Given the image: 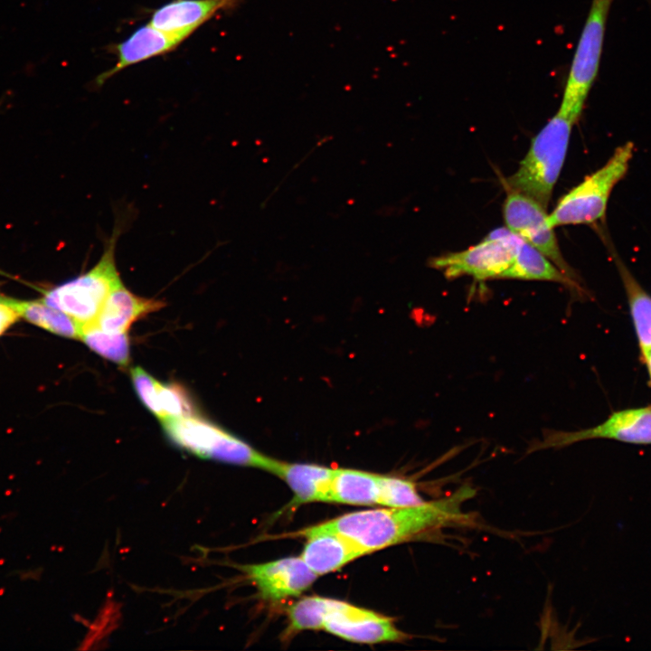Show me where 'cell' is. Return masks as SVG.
<instances>
[{"label":"cell","instance_id":"6da1fadb","mask_svg":"<svg viewBox=\"0 0 651 651\" xmlns=\"http://www.w3.org/2000/svg\"><path fill=\"white\" fill-rule=\"evenodd\" d=\"M472 494L462 487L453 495L409 507L353 512L319 524L359 547L365 554L424 535L451 523L462 522L460 504Z\"/></svg>","mask_w":651,"mask_h":651},{"label":"cell","instance_id":"7a4b0ae2","mask_svg":"<svg viewBox=\"0 0 651 651\" xmlns=\"http://www.w3.org/2000/svg\"><path fill=\"white\" fill-rule=\"evenodd\" d=\"M575 124L558 112L549 119L533 137L517 170L505 179L506 191L526 195L547 209Z\"/></svg>","mask_w":651,"mask_h":651},{"label":"cell","instance_id":"3957f363","mask_svg":"<svg viewBox=\"0 0 651 651\" xmlns=\"http://www.w3.org/2000/svg\"><path fill=\"white\" fill-rule=\"evenodd\" d=\"M630 141L618 146L597 171L562 195L547 220L555 227L592 224L605 218L611 192L626 175L634 155Z\"/></svg>","mask_w":651,"mask_h":651},{"label":"cell","instance_id":"277c9868","mask_svg":"<svg viewBox=\"0 0 651 651\" xmlns=\"http://www.w3.org/2000/svg\"><path fill=\"white\" fill-rule=\"evenodd\" d=\"M167 438L178 448L203 459L269 471V458L237 436L197 415L161 421Z\"/></svg>","mask_w":651,"mask_h":651},{"label":"cell","instance_id":"5b68a950","mask_svg":"<svg viewBox=\"0 0 651 651\" xmlns=\"http://www.w3.org/2000/svg\"><path fill=\"white\" fill-rule=\"evenodd\" d=\"M118 234L116 228L90 270L45 291L42 300L82 326L94 323L110 292L122 284L115 259Z\"/></svg>","mask_w":651,"mask_h":651},{"label":"cell","instance_id":"8992f818","mask_svg":"<svg viewBox=\"0 0 651 651\" xmlns=\"http://www.w3.org/2000/svg\"><path fill=\"white\" fill-rule=\"evenodd\" d=\"M614 0H592L566 80L558 113L577 123L597 78L607 20Z\"/></svg>","mask_w":651,"mask_h":651},{"label":"cell","instance_id":"52a82bcc","mask_svg":"<svg viewBox=\"0 0 651 651\" xmlns=\"http://www.w3.org/2000/svg\"><path fill=\"white\" fill-rule=\"evenodd\" d=\"M521 240L506 227L498 228L466 250L433 257L429 266L441 271L448 279L463 276L478 282L501 279L513 264Z\"/></svg>","mask_w":651,"mask_h":651},{"label":"cell","instance_id":"ba28073f","mask_svg":"<svg viewBox=\"0 0 651 651\" xmlns=\"http://www.w3.org/2000/svg\"><path fill=\"white\" fill-rule=\"evenodd\" d=\"M596 439L651 445V405L613 411L604 421L588 429L574 431L548 430L542 439L532 443L528 452L562 448Z\"/></svg>","mask_w":651,"mask_h":651},{"label":"cell","instance_id":"9c48e42d","mask_svg":"<svg viewBox=\"0 0 651 651\" xmlns=\"http://www.w3.org/2000/svg\"><path fill=\"white\" fill-rule=\"evenodd\" d=\"M503 216L510 231L545 255L569 278L580 282L575 270L562 256L553 228L547 220V209L526 195L506 191Z\"/></svg>","mask_w":651,"mask_h":651},{"label":"cell","instance_id":"30bf717a","mask_svg":"<svg viewBox=\"0 0 651 651\" xmlns=\"http://www.w3.org/2000/svg\"><path fill=\"white\" fill-rule=\"evenodd\" d=\"M238 568L256 586L260 598L271 602L300 595L317 578L300 556Z\"/></svg>","mask_w":651,"mask_h":651},{"label":"cell","instance_id":"8fae6325","mask_svg":"<svg viewBox=\"0 0 651 651\" xmlns=\"http://www.w3.org/2000/svg\"><path fill=\"white\" fill-rule=\"evenodd\" d=\"M306 543L300 557L317 576L334 572L365 553L344 536L320 524L300 532Z\"/></svg>","mask_w":651,"mask_h":651},{"label":"cell","instance_id":"7c38bea8","mask_svg":"<svg viewBox=\"0 0 651 651\" xmlns=\"http://www.w3.org/2000/svg\"><path fill=\"white\" fill-rule=\"evenodd\" d=\"M134 389L146 408L160 421L195 415L187 392L176 383H163L140 366L130 370Z\"/></svg>","mask_w":651,"mask_h":651},{"label":"cell","instance_id":"4fadbf2b","mask_svg":"<svg viewBox=\"0 0 651 651\" xmlns=\"http://www.w3.org/2000/svg\"><path fill=\"white\" fill-rule=\"evenodd\" d=\"M237 0H172L157 8L150 24L182 42L217 12Z\"/></svg>","mask_w":651,"mask_h":651},{"label":"cell","instance_id":"5bb4252c","mask_svg":"<svg viewBox=\"0 0 651 651\" xmlns=\"http://www.w3.org/2000/svg\"><path fill=\"white\" fill-rule=\"evenodd\" d=\"M335 468L272 459L269 472L284 480L294 494V505L312 502H330V484Z\"/></svg>","mask_w":651,"mask_h":651},{"label":"cell","instance_id":"9a60e30c","mask_svg":"<svg viewBox=\"0 0 651 651\" xmlns=\"http://www.w3.org/2000/svg\"><path fill=\"white\" fill-rule=\"evenodd\" d=\"M165 306L160 299L134 294L122 283L110 292L92 324L108 332L127 333L135 322Z\"/></svg>","mask_w":651,"mask_h":651},{"label":"cell","instance_id":"2e32d148","mask_svg":"<svg viewBox=\"0 0 651 651\" xmlns=\"http://www.w3.org/2000/svg\"><path fill=\"white\" fill-rule=\"evenodd\" d=\"M180 42H182L181 40L156 28L150 23L144 24L117 45L118 61L116 64L101 73L97 78V82L101 85L121 70L172 51Z\"/></svg>","mask_w":651,"mask_h":651},{"label":"cell","instance_id":"e0dca14e","mask_svg":"<svg viewBox=\"0 0 651 651\" xmlns=\"http://www.w3.org/2000/svg\"><path fill=\"white\" fill-rule=\"evenodd\" d=\"M359 614L330 620L323 629L348 641L363 644L400 642L410 637L389 617L370 609L355 617Z\"/></svg>","mask_w":651,"mask_h":651},{"label":"cell","instance_id":"ac0fdd59","mask_svg":"<svg viewBox=\"0 0 651 651\" xmlns=\"http://www.w3.org/2000/svg\"><path fill=\"white\" fill-rule=\"evenodd\" d=\"M537 280L561 284L581 294L579 281L565 275L552 260L528 242L521 240L513 264L501 279Z\"/></svg>","mask_w":651,"mask_h":651},{"label":"cell","instance_id":"d6986e66","mask_svg":"<svg viewBox=\"0 0 651 651\" xmlns=\"http://www.w3.org/2000/svg\"><path fill=\"white\" fill-rule=\"evenodd\" d=\"M612 255L626 292L642 359L651 349V295L639 284L614 249Z\"/></svg>","mask_w":651,"mask_h":651},{"label":"cell","instance_id":"ffe728a7","mask_svg":"<svg viewBox=\"0 0 651 651\" xmlns=\"http://www.w3.org/2000/svg\"><path fill=\"white\" fill-rule=\"evenodd\" d=\"M27 322L60 336L80 339L82 325L67 314L40 300H21L0 297Z\"/></svg>","mask_w":651,"mask_h":651},{"label":"cell","instance_id":"44dd1931","mask_svg":"<svg viewBox=\"0 0 651 651\" xmlns=\"http://www.w3.org/2000/svg\"><path fill=\"white\" fill-rule=\"evenodd\" d=\"M379 475L363 470L335 469L330 484V502L372 505L378 503Z\"/></svg>","mask_w":651,"mask_h":651},{"label":"cell","instance_id":"7402d4cb","mask_svg":"<svg viewBox=\"0 0 651 651\" xmlns=\"http://www.w3.org/2000/svg\"><path fill=\"white\" fill-rule=\"evenodd\" d=\"M90 350L119 366L130 361V343L127 333L102 330L95 324L82 326L80 339Z\"/></svg>","mask_w":651,"mask_h":651},{"label":"cell","instance_id":"603a6c76","mask_svg":"<svg viewBox=\"0 0 651 651\" xmlns=\"http://www.w3.org/2000/svg\"><path fill=\"white\" fill-rule=\"evenodd\" d=\"M333 599L310 596L294 603L288 609V632L323 629L331 612Z\"/></svg>","mask_w":651,"mask_h":651},{"label":"cell","instance_id":"cb8c5ba5","mask_svg":"<svg viewBox=\"0 0 651 651\" xmlns=\"http://www.w3.org/2000/svg\"><path fill=\"white\" fill-rule=\"evenodd\" d=\"M415 484L405 478L379 475L377 505L385 507H409L425 503Z\"/></svg>","mask_w":651,"mask_h":651},{"label":"cell","instance_id":"d4e9b609","mask_svg":"<svg viewBox=\"0 0 651 651\" xmlns=\"http://www.w3.org/2000/svg\"><path fill=\"white\" fill-rule=\"evenodd\" d=\"M20 318L17 312L0 300V336Z\"/></svg>","mask_w":651,"mask_h":651},{"label":"cell","instance_id":"484cf974","mask_svg":"<svg viewBox=\"0 0 651 651\" xmlns=\"http://www.w3.org/2000/svg\"><path fill=\"white\" fill-rule=\"evenodd\" d=\"M643 363L646 366L648 378H649V383L651 386V349L647 352V354L642 358Z\"/></svg>","mask_w":651,"mask_h":651}]
</instances>
